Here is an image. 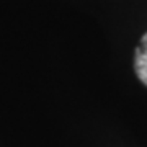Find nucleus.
Returning a JSON list of instances; mask_svg holds the SVG:
<instances>
[{
  "label": "nucleus",
  "mask_w": 147,
  "mask_h": 147,
  "mask_svg": "<svg viewBox=\"0 0 147 147\" xmlns=\"http://www.w3.org/2000/svg\"><path fill=\"white\" fill-rule=\"evenodd\" d=\"M134 69L139 80L147 87V33L141 38L134 53Z\"/></svg>",
  "instance_id": "nucleus-1"
}]
</instances>
